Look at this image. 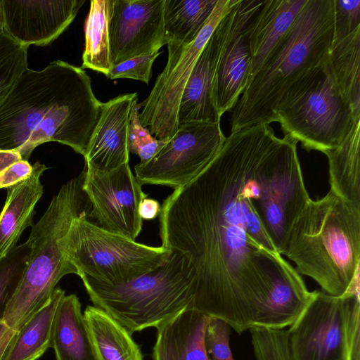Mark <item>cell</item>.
Returning <instances> with one entry per match:
<instances>
[{"label": "cell", "mask_w": 360, "mask_h": 360, "mask_svg": "<svg viewBox=\"0 0 360 360\" xmlns=\"http://www.w3.org/2000/svg\"><path fill=\"white\" fill-rule=\"evenodd\" d=\"M305 190L295 143L269 124L231 133L202 172L174 189L160 234L195 270L192 309L238 334L294 322L312 292L270 236L289 226Z\"/></svg>", "instance_id": "cell-1"}, {"label": "cell", "mask_w": 360, "mask_h": 360, "mask_svg": "<svg viewBox=\"0 0 360 360\" xmlns=\"http://www.w3.org/2000/svg\"><path fill=\"white\" fill-rule=\"evenodd\" d=\"M101 107L82 67L56 60L27 68L0 105V150L28 160L37 146L56 141L84 157Z\"/></svg>", "instance_id": "cell-2"}, {"label": "cell", "mask_w": 360, "mask_h": 360, "mask_svg": "<svg viewBox=\"0 0 360 360\" xmlns=\"http://www.w3.org/2000/svg\"><path fill=\"white\" fill-rule=\"evenodd\" d=\"M322 291H359L360 207L330 191L311 198L297 214L280 252Z\"/></svg>", "instance_id": "cell-3"}, {"label": "cell", "mask_w": 360, "mask_h": 360, "mask_svg": "<svg viewBox=\"0 0 360 360\" xmlns=\"http://www.w3.org/2000/svg\"><path fill=\"white\" fill-rule=\"evenodd\" d=\"M333 37V0H307L233 108L231 133L276 122L283 95L328 56Z\"/></svg>", "instance_id": "cell-4"}, {"label": "cell", "mask_w": 360, "mask_h": 360, "mask_svg": "<svg viewBox=\"0 0 360 360\" xmlns=\"http://www.w3.org/2000/svg\"><path fill=\"white\" fill-rule=\"evenodd\" d=\"M84 172L62 186L27 240L30 252L19 283L2 321L16 332L49 300L59 281L77 274L63 254L59 240L72 220L91 215V204L82 190Z\"/></svg>", "instance_id": "cell-5"}, {"label": "cell", "mask_w": 360, "mask_h": 360, "mask_svg": "<svg viewBox=\"0 0 360 360\" xmlns=\"http://www.w3.org/2000/svg\"><path fill=\"white\" fill-rule=\"evenodd\" d=\"M90 300L131 334L157 328L191 308L195 273L188 259L172 251L162 264L131 281L108 284L80 276Z\"/></svg>", "instance_id": "cell-6"}, {"label": "cell", "mask_w": 360, "mask_h": 360, "mask_svg": "<svg viewBox=\"0 0 360 360\" xmlns=\"http://www.w3.org/2000/svg\"><path fill=\"white\" fill-rule=\"evenodd\" d=\"M275 117L284 136L307 151L326 154L340 145L357 120L340 91L329 55L290 86Z\"/></svg>", "instance_id": "cell-7"}, {"label": "cell", "mask_w": 360, "mask_h": 360, "mask_svg": "<svg viewBox=\"0 0 360 360\" xmlns=\"http://www.w3.org/2000/svg\"><path fill=\"white\" fill-rule=\"evenodd\" d=\"M89 216L75 218L59 243L79 277L117 284L131 281L160 265L172 251L152 247L110 232L91 222Z\"/></svg>", "instance_id": "cell-8"}, {"label": "cell", "mask_w": 360, "mask_h": 360, "mask_svg": "<svg viewBox=\"0 0 360 360\" xmlns=\"http://www.w3.org/2000/svg\"><path fill=\"white\" fill-rule=\"evenodd\" d=\"M237 0H218L207 22L188 44L169 42L166 66L157 77L148 96L142 102L140 120L158 139L167 141L179 127V102L186 83L205 44L222 18Z\"/></svg>", "instance_id": "cell-9"}, {"label": "cell", "mask_w": 360, "mask_h": 360, "mask_svg": "<svg viewBox=\"0 0 360 360\" xmlns=\"http://www.w3.org/2000/svg\"><path fill=\"white\" fill-rule=\"evenodd\" d=\"M225 138L220 123L191 122L179 125L150 160L135 166L136 178L141 185L183 187L210 164Z\"/></svg>", "instance_id": "cell-10"}, {"label": "cell", "mask_w": 360, "mask_h": 360, "mask_svg": "<svg viewBox=\"0 0 360 360\" xmlns=\"http://www.w3.org/2000/svg\"><path fill=\"white\" fill-rule=\"evenodd\" d=\"M264 1L237 0L214 31L217 41L214 98L221 117L233 109L247 84L250 26Z\"/></svg>", "instance_id": "cell-11"}, {"label": "cell", "mask_w": 360, "mask_h": 360, "mask_svg": "<svg viewBox=\"0 0 360 360\" xmlns=\"http://www.w3.org/2000/svg\"><path fill=\"white\" fill-rule=\"evenodd\" d=\"M347 293L312 291L288 331L292 360H347Z\"/></svg>", "instance_id": "cell-12"}, {"label": "cell", "mask_w": 360, "mask_h": 360, "mask_svg": "<svg viewBox=\"0 0 360 360\" xmlns=\"http://www.w3.org/2000/svg\"><path fill=\"white\" fill-rule=\"evenodd\" d=\"M82 190L91 204V215L101 227L135 240L142 229L139 205L147 197L128 163L108 173L85 167Z\"/></svg>", "instance_id": "cell-13"}, {"label": "cell", "mask_w": 360, "mask_h": 360, "mask_svg": "<svg viewBox=\"0 0 360 360\" xmlns=\"http://www.w3.org/2000/svg\"><path fill=\"white\" fill-rule=\"evenodd\" d=\"M165 0H114L108 22L112 66L158 51L168 44L164 27Z\"/></svg>", "instance_id": "cell-14"}, {"label": "cell", "mask_w": 360, "mask_h": 360, "mask_svg": "<svg viewBox=\"0 0 360 360\" xmlns=\"http://www.w3.org/2000/svg\"><path fill=\"white\" fill-rule=\"evenodd\" d=\"M3 31L17 42L47 46L71 24L84 0H0Z\"/></svg>", "instance_id": "cell-15"}, {"label": "cell", "mask_w": 360, "mask_h": 360, "mask_svg": "<svg viewBox=\"0 0 360 360\" xmlns=\"http://www.w3.org/2000/svg\"><path fill=\"white\" fill-rule=\"evenodd\" d=\"M137 93L119 95L102 103L99 120L85 155V168L108 173L129 162L127 129Z\"/></svg>", "instance_id": "cell-16"}, {"label": "cell", "mask_w": 360, "mask_h": 360, "mask_svg": "<svg viewBox=\"0 0 360 360\" xmlns=\"http://www.w3.org/2000/svg\"><path fill=\"white\" fill-rule=\"evenodd\" d=\"M217 55V41L213 32L184 86L178 110V125L191 122L220 123L214 98Z\"/></svg>", "instance_id": "cell-17"}, {"label": "cell", "mask_w": 360, "mask_h": 360, "mask_svg": "<svg viewBox=\"0 0 360 360\" xmlns=\"http://www.w3.org/2000/svg\"><path fill=\"white\" fill-rule=\"evenodd\" d=\"M208 318L188 308L158 326L153 360H211L204 344Z\"/></svg>", "instance_id": "cell-18"}, {"label": "cell", "mask_w": 360, "mask_h": 360, "mask_svg": "<svg viewBox=\"0 0 360 360\" xmlns=\"http://www.w3.org/2000/svg\"><path fill=\"white\" fill-rule=\"evenodd\" d=\"M307 1H264L250 26L249 43L251 62L247 84L290 30Z\"/></svg>", "instance_id": "cell-19"}, {"label": "cell", "mask_w": 360, "mask_h": 360, "mask_svg": "<svg viewBox=\"0 0 360 360\" xmlns=\"http://www.w3.org/2000/svg\"><path fill=\"white\" fill-rule=\"evenodd\" d=\"M45 165L36 162L30 176L7 188V197L0 213V259L17 244L24 230L32 226L35 206L44 193L41 182Z\"/></svg>", "instance_id": "cell-20"}, {"label": "cell", "mask_w": 360, "mask_h": 360, "mask_svg": "<svg viewBox=\"0 0 360 360\" xmlns=\"http://www.w3.org/2000/svg\"><path fill=\"white\" fill-rule=\"evenodd\" d=\"M51 348L56 360H96L81 303L75 294L65 295L58 304Z\"/></svg>", "instance_id": "cell-21"}, {"label": "cell", "mask_w": 360, "mask_h": 360, "mask_svg": "<svg viewBox=\"0 0 360 360\" xmlns=\"http://www.w3.org/2000/svg\"><path fill=\"white\" fill-rule=\"evenodd\" d=\"M84 316L96 360H143L132 334L104 310L89 305Z\"/></svg>", "instance_id": "cell-22"}, {"label": "cell", "mask_w": 360, "mask_h": 360, "mask_svg": "<svg viewBox=\"0 0 360 360\" xmlns=\"http://www.w3.org/2000/svg\"><path fill=\"white\" fill-rule=\"evenodd\" d=\"M360 120H354L340 145L325 155L330 191L360 207Z\"/></svg>", "instance_id": "cell-23"}, {"label": "cell", "mask_w": 360, "mask_h": 360, "mask_svg": "<svg viewBox=\"0 0 360 360\" xmlns=\"http://www.w3.org/2000/svg\"><path fill=\"white\" fill-rule=\"evenodd\" d=\"M64 295L65 291L56 287L48 302L16 333L6 360H37L51 347L54 318Z\"/></svg>", "instance_id": "cell-24"}, {"label": "cell", "mask_w": 360, "mask_h": 360, "mask_svg": "<svg viewBox=\"0 0 360 360\" xmlns=\"http://www.w3.org/2000/svg\"><path fill=\"white\" fill-rule=\"evenodd\" d=\"M333 74L345 102L356 120L360 119V27L333 41L329 52Z\"/></svg>", "instance_id": "cell-25"}, {"label": "cell", "mask_w": 360, "mask_h": 360, "mask_svg": "<svg viewBox=\"0 0 360 360\" xmlns=\"http://www.w3.org/2000/svg\"><path fill=\"white\" fill-rule=\"evenodd\" d=\"M218 0H165L164 27L169 42L193 41L212 13Z\"/></svg>", "instance_id": "cell-26"}, {"label": "cell", "mask_w": 360, "mask_h": 360, "mask_svg": "<svg viewBox=\"0 0 360 360\" xmlns=\"http://www.w3.org/2000/svg\"><path fill=\"white\" fill-rule=\"evenodd\" d=\"M114 0H91L85 24V48L82 68L104 74L109 73L110 59L108 22Z\"/></svg>", "instance_id": "cell-27"}, {"label": "cell", "mask_w": 360, "mask_h": 360, "mask_svg": "<svg viewBox=\"0 0 360 360\" xmlns=\"http://www.w3.org/2000/svg\"><path fill=\"white\" fill-rule=\"evenodd\" d=\"M29 46L21 44L6 32L0 34V105L27 68Z\"/></svg>", "instance_id": "cell-28"}, {"label": "cell", "mask_w": 360, "mask_h": 360, "mask_svg": "<svg viewBox=\"0 0 360 360\" xmlns=\"http://www.w3.org/2000/svg\"><path fill=\"white\" fill-rule=\"evenodd\" d=\"M249 330L257 360H292L287 330L269 327Z\"/></svg>", "instance_id": "cell-29"}, {"label": "cell", "mask_w": 360, "mask_h": 360, "mask_svg": "<svg viewBox=\"0 0 360 360\" xmlns=\"http://www.w3.org/2000/svg\"><path fill=\"white\" fill-rule=\"evenodd\" d=\"M30 252L27 240L0 259V321L20 279Z\"/></svg>", "instance_id": "cell-30"}, {"label": "cell", "mask_w": 360, "mask_h": 360, "mask_svg": "<svg viewBox=\"0 0 360 360\" xmlns=\"http://www.w3.org/2000/svg\"><path fill=\"white\" fill-rule=\"evenodd\" d=\"M141 104L138 98L134 100L129 115L127 129V148L129 153L137 155L140 163L150 160L165 145L167 141L156 139L140 120L139 109Z\"/></svg>", "instance_id": "cell-31"}, {"label": "cell", "mask_w": 360, "mask_h": 360, "mask_svg": "<svg viewBox=\"0 0 360 360\" xmlns=\"http://www.w3.org/2000/svg\"><path fill=\"white\" fill-rule=\"evenodd\" d=\"M230 326L224 320L209 316L204 344L211 360H234L229 346Z\"/></svg>", "instance_id": "cell-32"}, {"label": "cell", "mask_w": 360, "mask_h": 360, "mask_svg": "<svg viewBox=\"0 0 360 360\" xmlns=\"http://www.w3.org/2000/svg\"><path fill=\"white\" fill-rule=\"evenodd\" d=\"M161 53L153 51L144 53L112 66L106 76L110 79L121 78L141 81L146 84L152 77V65Z\"/></svg>", "instance_id": "cell-33"}, {"label": "cell", "mask_w": 360, "mask_h": 360, "mask_svg": "<svg viewBox=\"0 0 360 360\" xmlns=\"http://www.w3.org/2000/svg\"><path fill=\"white\" fill-rule=\"evenodd\" d=\"M346 303L347 360H360L359 291H348Z\"/></svg>", "instance_id": "cell-34"}, {"label": "cell", "mask_w": 360, "mask_h": 360, "mask_svg": "<svg viewBox=\"0 0 360 360\" xmlns=\"http://www.w3.org/2000/svg\"><path fill=\"white\" fill-rule=\"evenodd\" d=\"M360 27V0H333V37L340 40Z\"/></svg>", "instance_id": "cell-35"}, {"label": "cell", "mask_w": 360, "mask_h": 360, "mask_svg": "<svg viewBox=\"0 0 360 360\" xmlns=\"http://www.w3.org/2000/svg\"><path fill=\"white\" fill-rule=\"evenodd\" d=\"M33 165L28 160H20L0 173V188H8L28 179Z\"/></svg>", "instance_id": "cell-36"}, {"label": "cell", "mask_w": 360, "mask_h": 360, "mask_svg": "<svg viewBox=\"0 0 360 360\" xmlns=\"http://www.w3.org/2000/svg\"><path fill=\"white\" fill-rule=\"evenodd\" d=\"M16 333L2 320L0 321V360H6L11 344Z\"/></svg>", "instance_id": "cell-37"}, {"label": "cell", "mask_w": 360, "mask_h": 360, "mask_svg": "<svg viewBox=\"0 0 360 360\" xmlns=\"http://www.w3.org/2000/svg\"><path fill=\"white\" fill-rule=\"evenodd\" d=\"M160 205L157 200L146 197L141 202L139 212L142 219H153L160 214Z\"/></svg>", "instance_id": "cell-38"}, {"label": "cell", "mask_w": 360, "mask_h": 360, "mask_svg": "<svg viewBox=\"0 0 360 360\" xmlns=\"http://www.w3.org/2000/svg\"><path fill=\"white\" fill-rule=\"evenodd\" d=\"M20 160L22 158L18 151L0 150V173Z\"/></svg>", "instance_id": "cell-39"}, {"label": "cell", "mask_w": 360, "mask_h": 360, "mask_svg": "<svg viewBox=\"0 0 360 360\" xmlns=\"http://www.w3.org/2000/svg\"><path fill=\"white\" fill-rule=\"evenodd\" d=\"M3 31V22H2V14H1V7L0 2V34Z\"/></svg>", "instance_id": "cell-40"}]
</instances>
